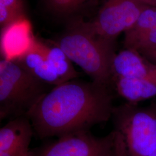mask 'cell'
<instances>
[{
	"label": "cell",
	"instance_id": "1",
	"mask_svg": "<svg viewBox=\"0 0 156 156\" xmlns=\"http://www.w3.org/2000/svg\"><path fill=\"white\" fill-rule=\"evenodd\" d=\"M111 87L78 79L53 87L26 116L42 139L87 131L112 117Z\"/></svg>",
	"mask_w": 156,
	"mask_h": 156
},
{
	"label": "cell",
	"instance_id": "2",
	"mask_svg": "<svg viewBox=\"0 0 156 156\" xmlns=\"http://www.w3.org/2000/svg\"><path fill=\"white\" fill-rule=\"evenodd\" d=\"M55 42L91 81L112 87V63L116 55L114 42L96 35L82 20L73 22Z\"/></svg>",
	"mask_w": 156,
	"mask_h": 156
},
{
	"label": "cell",
	"instance_id": "3",
	"mask_svg": "<svg viewBox=\"0 0 156 156\" xmlns=\"http://www.w3.org/2000/svg\"><path fill=\"white\" fill-rule=\"evenodd\" d=\"M54 87L34 78L17 61H0V118L26 116Z\"/></svg>",
	"mask_w": 156,
	"mask_h": 156
},
{
	"label": "cell",
	"instance_id": "4",
	"mask_svg": "<svg viewBox=\"0 0 156 156\" xmlns=\"http://www.w3.org/2000/svg\"><path fill=\"white\" fill-rule=\"evenodd\" d=\"M111 118L128 156H149L156 149V99L147 106L126 102L114 107Z\"/></svg>",
	"mask_w": 156,
	"mask_h": 156
},
{
	"label": "cell",
	"instance_id": "5",
	"mask_svg": "<svg viewBox=\"0 0 156 156\" xmlns=\"http://www.w3.org/2000/svg\"><path fill=\"white\" fill-rule=\"evenodd\" d=\"M147 6L140 0H104L93 20L84 23L98 37L115 43L117 37L131 28Z\"/></svg>",
	"mask_w": 156,
	"mask_h": 156
},
{
	"label": "cell",
	"instance_id": "6",
	"mask_svg": "<svg viewBox=\"0 0 156 156\" xmlns=\"http://www.w3.org/2000/svg\"><path fill=\"white\" fill-rule=\"evenodd\" d=\"M58 140L30 149L27 156H108L115 138V131L98 137L80 131L58 137Z\"/></svg>",
	"mask_w": 156,
	"mask_h": 156
},
{
	"label": "cell",
	"instance_id": "7",
	"mask_svg": "<svg viewBox=\"0 0 156 156\" xmlns=\"http://www.w3.org/2000/svg\"><path fill=\"white\" fill-rule=\"evenodd\" d=\"M30 21L22 17L2 28L0 49L2 59L17 61L28 53L35 43Z\"/></svg>",
	"mask_w": 156,
	"mask_h": 156
},
{
	"label": "cell",
	"instance_id": "8",
	"mask_svg": "<svg viewBox=\"0 0 156 156\" xmlns=\"http://www.w3.org/2000/svg\"><path fill=\"white\" fill-rule=\"evenodd\" d=\"M156 78V63L135 50L125 49L114 56L111 66L112 80L116 79Z\"/></svg>",
	"mask_w": 156,
	"mask_h": 156
},
{
	"label": "cell",
	"instance_id": "9",
	"mask_svg": "<svg viewBox=\"0 0 156 156\" xmlns=\"http://www.w3.org/2000/svg\"><path fill=\"white\" fill-rule=\"evenodd\" d=\"M17 62L43 83L55 87L63 83L47 57L45 42L36 39L33 48Z\"/></svg>",
	"mask_w": 156,
	"mask_h": 156
},
{
	"label": "cell",
	"instance_id": "10",
	"mask_svg": "<svg viewBox=\"0 0 156 156\" xmlns=\"http://www.w3.org/2000/svg\"><path fill=\"white\" fill-rule=\"evenodd\" d=\"M33 128L26 116L16 117L0 129V151H17L28 154Z\"/></svg>",
	"mask_w": 156,
	"mask_h": 156
},
{
	"label": "cell",
	"instance_id": "11",
	"mask_svg": "<svg viewBox=\"0 0 156 156\" xmlns=\"http://www.w3.org/2000/svg\"><path fill=\"white\" fill-rule=\"evenodd\" d=\"M112 86L129 103L138 104L156 98V78L116 79L112 80Z\"/></svg>",
	"mask_w": 156,
	"mask_h": 156
},
{
	"label": "cell",
	"instance_id": "12",
	"mask_svg": "<svg viewBox=\"0 0 156 156\" xmlns=\"http://www.w3.org/2000/svg\"><path fill=\"white\" fill-rule=\"evenodd\" d=\"M156 27V6H149L140 15L134 25L124 33L125 49L135 50L145 36Z\"/></svg>",
	"mask_w": 156,
	"mask_h": 156
},
{
	"label": "cell",
	"instance_id": "13",
	"mask_svg": "<svg viewBox=\"0 0 156 156\" xmlns=\"http://www.w3.org/2000/svg\"><path fill=\"white\" fill-rule=\"evenodd\" d=\"M45 48L48 58L63 83L79 76V73L73 66V62L55 42H45Z\"/></svg>",
	"mask_w": 156,
	"mask_h": 156
},
{
	"label": "cell",
	"instance_id": "14",
	"mask_svg": "<svg viewBox=\"0 0 156 156\" xmlns=\"http://www.w3.org/2000/svg\"><path fill=\"white\" fill-rule=\"evenodd\" d=\"M97 0H43L49 11L57 16L68 17L81 11Z\"/></svg>",
	"mask_w": 156,
	"mask_h": 156
},
{
	"label": "cell",
	"instance_id": "15",
	"mask_svg": "<svg viewBox=\"0 0 156 156\" xmlns=\"http://www.w3.org/2000/svg\"><path fill=\"white\" fill-rule=\"evenodd\" d=\"M25 16L23 0H0V24L1 28Z\"/></svg>",
	"mask_w": 156,
	"mask_h": 156
},
{
	"label": "cell",
	"instance_id": "16",
	"mask_svg": "<svg viewBox=\"0 0 156 156\" xmlns=\"http://www.w3.org/2000/svg\"><path fill=\"white\" fill-rule=\"evenodd\" d=\"M156 48V27L140 40L134 50L141 55Z\"/></svg>",
	"mask_w": 156,
	"mask_h": 156
},
{
	"label": "cell",
	"instance_id": "17",
	"mask_svg": "<svg viewBox=\"0 0 156 156\" xmlns=\"http://www.w3.org/2000/svg\"><path fill=\"white\" fill-rule=\"evenodd\" d=\"M115 131V138L113 145L108 156H128L126 146L120 133Z\"/></svg>",
	"mask_w": 156,
	"mask_h": 156
},
{
	"label": "cell",
	"instance_id": "18",
	"mask_svg": "<svg viewBox=\"0 0 156 156\" xmlns=\"http://www.w3.org/2000/svg\"><path fill=\"white\" fill-rule=\"evenodd\" d=\"M142 55L144 56L149 61L156 63V48Z\"/></svg>",
	"mask_w": 156,
	"mask_h": 156
},
{
	"label": "cell",
	"instance_id": "19",
	"mask_svg": "<svg viewBox=\"0 0 156 156\" xmlns=\"http://www.w3.org/2000/svg\"><path fill=\"white\" fill-rule=\"evenodd\" d=\"M146 5L152 6H156V0H140Z\"/></svg>",
	"mask_w": 156,
	"mask_h": 156
},
{
	"label": "cell",
	"instance_id": "20",
	"mask_svg": "<svg viewBox=\"0 0 156 156\" xmlns=\"http://www.w3.org/2000/svg\"><path fill=\"white\" fill-rule=\"evenodd\" d=\"M149 156H156V149L151 153Z\"/></svg>",
	"mask_w": 156,
	"mask_h": 156
}]
</instances>
